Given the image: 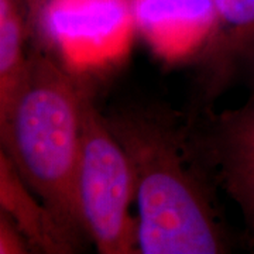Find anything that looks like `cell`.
<instances>
[{
	"instance_id": "9c48e42d",
	"label": "cell",
	"mask_w": 254,
	"mask_h": 254,
	"mask_svg": "<svg viewBox=\"0 0 254 254\" xmlns=\"http://www.w3.org/2000/svg\"><path fill=\"white\" fill-rule=\"evenodd\" d=\"M31 246L9 215L0 209V254L31 253Z\"/></svg>"
},
{
	"instance_id": "ba28073f",
	"label": "cell",
	"mask_w": 254,
	"mask_h": 254,
	"mask_svg": "<svg viewBox=\"0 0 254 254\" xmlns=\"http://www.w3.org/2000/svg\"><path fill=\"white\" fill-rule=\"evenodd\" d=\"M30 36L26 0H0V120L9 115L27 78Z\"/></svg>"
},
{
	"instance_id": "3957f363",
	"label": "cell",
	"mask_w": 254,
	"mask_h": 254,
	"mask_svg": "<svg viewBox=\"0 0 254 254\" xmlns=\"http://www.w3.org/2000/svg\"><path fill=\"white\" fill-rule=\"evenodd\" d=\"M76 193L85 232L99 253H138V219L128 215L136 198L131 167L85 85Z\"/></svg>"
},
{
	"instance_id": "8992f818",
	"label": "cell",
	"mask_w": 254,
	"mask_h": 254,
	"mask_svg": "<svg viewBox=\"0 0 254 254\" xmlns=\"http://www.w3.org/2000/svg\"><path fill=\"white\" fill-rule=\"evenodd\" d=\"M136 27L163 55L199 54L213 26V0H131Z\"/></svg>"
},
{
	"instance_id": "6da1fadb",
	"label": "cell",
	"mask_w": 254,
	"mask_h": 254,
	"mask_svg": "<svg viewBox=\"0 0 254 254\" xmlns=\"http://www.w3.org/2000/svg\"><path fill=\"white\" fill-rule=\"evenodd\" d=\"M105 120L131 167L138 253L230 252L232 236L215 192L218 182L190 127L154 105H123Z\"/></svg>"
},
{
	"instance_id": "277c9868",
	"label": "cell",
	"mask_w": 254,
	"mask_h": 254,
	"mask_svg": "<svg viewBox=\"0 0 254 254\" xmlns=\"http://www.w3.org/2000/svg\"><path fill=\"white\" fill-rule=\"evenodd\" d=\"M215 18L196 61L198 102L205 110L235 86L254 92V0H213Z\"/></svg>"
},
{
	"instance_id": "5b68a950",
	"label": "cell",
	"mask_w": 254,
	"mask_h": 254,
	"mask_svg": "<svg viewBox=\"0 0 254 254\" xmlns=\"http://www.w3.org/2000/svg\"><path fill=\"white\" fill-rule=\"evenodd\" d=\"M193 137L218 185L236 202L254 242V92L242 108L208 115Z\"/></svg>"
},
{
	"instance_id": "52a82bcc",
	"label": "cell",
	"mask_w": 254,
	"mask_h": 254,
	"mask_svg": "<svg viewBox=\"0 0 254 254\" xmlns=\"http://www.w3.org/2000/svg\"><path fill=\"white\" fill-rule=\"evenodd\" d=\"M0 209L23 232L33 252L68 254L82 249V240L71 235L30 190L3 150H0Z\"/></svg>"
},
{
	"instance_id": "7a4b0ae2",
	"label": "cell",
	"mask_w": 254,
	"mask_h": 254,
	"mask_svg": "<svg viewBox=\"0 0 254 254\" xmlns=\"http://www.w3.org/2000/svg\"><path fill=\"white\" fill-rule=\"evenodd\" d=\"M83 83L43 43L30 48L26 82L0 120L1 150L58 222L83 242L76 177Z\"/></svg>"
}]
</instances>
